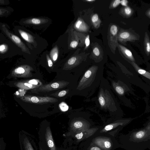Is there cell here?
<instances>
[{
  "label": "cell",
  "mask_w": 150,
  "mask_h": 150,
  "mask_svg": "<svg viewBox=\"0 0 150 150\" xmlns=\"http://www.w3.org/2000/svg\"><path fill=\"white\" fill-rule=\"evenodd\" d=\"M90 41L89 39V35H87L85 40V44L86 47H88L90 45Z\"/></svg>",
  "instance_id": "27"
},
{
  "label": "cell",
  "mask_w": 150,
  "mask_h": 150,
  "mask_svg": "<svg viewBox=\"0 0 150 150\" xmlns=\"http://www.w3.org/2000/svg\"><path fill=\"white\" fill-rule=\"evenodd\" d=\"M20 99L26 103L39 105L54 103L58 101L57 98L50 96H39L29 95L23 96L20 97Z\"/></svg>",
  "instance_id": "5"
},
{
  "label": "cell",
  "mask_w": 150,
  "mask_h": 150,
  "mask_svg": "<svg viewBox=\"0 0 150 150\" xmlns=\"http://www.w3.org/2000/svg\"><path fill=\"white\" fill-rule=\"evenodd\" d=\"M86 25L82 21L80 20H78L74 25V27L77 29L81 31H85L86 28Z\"/></svg>",
  "instance_id": "20"
},
{
  "label": "cell",
  "mask_w": 150,
  "mask_h": 150,
  "mask_svg": "<svg viewBox=\"0 0 150 150\" xmlns=\"http://www.w3.org/2000/svg\"><path fill=\"white\" fill-rule=\"evenodd\" d=\"M96 100L99 108L105 112H108L110 116H114L118 111V105L109 83L104 77L99 87L97 98Z\"/></svg>",
  "instance_id": "2"
},
{
  "label": "cell",
  "mask_w": 150,
  "mask_h": 150,
  "mask_svg": "<svg viewBox=\"0 0 150 150\" xmlns=\"http://www.w3.org/2000/svg\"><path fill=\"white\" fill-rule=\"evenodd\" d=\"M6 49V46L2 44L0 46V51L1 52H4Z\"/></svg>",
  "instance_id": "30"
},
{
  "label": "cell",
  "mask_w": 150,
  "mask_h": 150,
  "mask_svg": "<svg viewBox=\"0 0 150 150\" xmlns=\"http://www.w3.org/2000/svg\"><path fill=\"white\" fill-rule=\"evenodd\" d=\"M17 87L22 90L33 89L43 85L39 80L37 79L18 81L14 83Z\"/></svg>",
  "instance_id": "8"
},
{
  "label": "cell",
  "mask_w": 150,
  "mask_h": 150,
  "mask_svg": "<svg viewBox=\"0 0 150 150\" xmlns=\"http://www.w3.org/2000/svg\"><path fill=\"white\" fill-rule=\"evenodd\" d=\"M58 52L56 48L53 49L51 53V58L54 61H56L57 58Z\"/></svg>",
  "instance_id": "22"
},
{
  "label": "cell",
  "mask_w": 150,
  "mask_h": 150,
  "mask_svg": "<svg viewBox=\"0 0 150 150\" xmlns=\"http://www.w3.org/2000/svg\"><path fill=\"white\" fill-rule=\"evenodd\" d=\"M48 21L47 19L38 18H33L27 19L22 21L21 23L24 25H29L33 26H42L46 23Z\"/></svg>",
  "instance_id": "13"
},
{
  "label": "cell",
  "mask_w": 150,
  "mask_h": 150,
  "mask_svg": "<svg viewBox=\"0 0 150 150\" xmlns=\"http://www.w3.org/2000/svg\"><path fill=\"white\" fill-rule=\"evenodd\" d=\"M91 21L94 25L99 21L98 16L97 14H96L93 16L91 17Z\"/></svg>",
  "instance_id": "24"
},
{
  "label": "cell",
  "mask_w": 150,
  "mask_h": 150,
  "mask_svg": "<svg viewBox=\"0 0 150 150\" xmlns=\"http://www.w3.org/2000/svg\"><path fill=\"white\" fill-rule=\"evenodd\" d=\"M144 46L145 52L147 56L150 54V39L147 32L144 33Z\"/></svg>",
  "instance_id": "17"
},
{
  "label": "cell",
  "mask_w": 150,
  "mask_h": 150,
  "mask_svg": "<svg viewBox=\"0 0 150 150\" xmlns=\"http://www.w3.org/2000/svg\"><path fill=\"white\" fill-rule=\"evenodd\" d=\"M45 139L49 150H57L50 127H47L45 131Z\"/></svg>",
  "instance_id": "11"
},
{
  "label": "cell",
  "mask_w": 150,
  "mask_h": 150,
  "mask_svg": "<svg viewBox=\"0 0 150 150\" xmlns=\"http://www.w3.org/2000/svg\"><path fill=\"white\" fill-rule=\"evenodd\" d=\"M65 87L71 88L73 89V91L74 87L70 83L65 80H61L42 85L32 89L30 92L36 94H42L58 90Z\"/></svg>",
  "instance_id": "3"
},
{
  "label": "cell",
  "mask_w": 150,
  "mask_h": 150,
  "mask_svg": "<svg viewBox=\"0 0 150 150\" xmlns=\"http://www.w3.org/2000/svg\"><path fill=\"white\" fill-rule=\"evenodd\" d=\"M90 150H101V149L98 147H93Z\"/></svg>",
  "instance_id": "33"
},
{
  "label": "cell",
  "mask_w": 150,
  "mask_h": 150,
  "mask_svg": "<svg viewBox=\"0 0 150 150\" xmlns=\"http://www.w3.org/2000/svg\"><path fill=\"white\" fill-rule=\"evenodd\" d=\"M23 144L25 150H34L31 143L27 138L24 139Z\"/></svg>",
  "instance_id": "21"
},
{
  "label": "cell",
  "mask_w": 150,
  "mask_h": 150,
  "mask_svg": "<svg viewBox=\"0 0 150 150\" xmlns=\"http://www.w3.org/2000/svg\"><path fill=\"white\" fill-rule=\"evenodd\" d=\"M121 1L120 0H115L114 1L111 6L113 8H115L117 7L120 4Z\"/></svg>",
  "instance_id": "25"
},
{
  "label": "cell",
  "mask_w": 150,
  "mask_h": 150,
  "mask_svg": "<svg viewBox=\"0 0 150 150\" xmlns=\"http://www.w3.org/2000/svg\"><path fill=\"white\" fill-rule=\"evenodd\" d=\"M134 12L133 9L128 6L122 8L120 11V14L124 18H127L131 17Z\"/></svg>",
  "instance_id": "15"
},
{
  "label": "cell",
  "mask_w": 150,
  "mask_h": 150,
  "mask_svg": "<svg viewBox=\"0 0 150 150\" xmlns=\"http://www.w3.org/2000/svg\"><path fill=\"white\" fill-rule=\"evenodd\" d=\"M129 120H121L116 121V122L107 125L105 126L103 130L104 131H108L120 125H123L127 124Z\"/></svg>",
  "instance_id": "14"
},
{
  "label": "cell",
  "mask_w": 150,
  "mask_h": 150,
  "mask_svg": "<svg viewBox=\"0 0 150 150\" xmlns=\"http://www.w3.org/2000/svg\"><path fill=\"white\" fill-rule=\"evenodd\" d=\"M130 63L138 73L150 80V73L139 67L135 62H130Z\"/></svg>",
  "instance_id": "18"
},
{
  "label": "cell",
  "mask_w": 150,
  "mask_h": 150,
  "mask_svg": "<svg viewBox=\"0 0 150 150\" xmlns=\"http://www.w3.org/2000/svg\"><path fill=\"white\" fill-rule=\"evenodd\" d=\"M103 69L97 65H93L86 69L79 79L74 95L83 96L88 98L99 87L103 77Z\"/></svg>",
  "instance_id": "1"
},
{
  "label": "cell",
  "mask_w": 150,
  "mask_h": 150,
  "mask_svg": "<svg viewBox=\"0 0 150 150\" xmlns=\"http://www.w3.org/2000/svg\"><path fill=\"white\" fill-rule=\"evenodd\" d=\"M47 61L49 66L50 67H52L53 65V63L52 61L49 57L47 58Z\"/></svg>",
  "instance_id": "31"
},
{
  "label": "cell",
  "mask_w": 150,
  "mask_h": 150,
  "mask_svg": "<svg viewBox=\"0 0 150 150\" xmlns=\"http://www.w3.org/2000/svg\"><path fill=\"white\" fill-rule=\"evenodd\" d=\"M15 31L16 33H18L19 35L28 43L29 45H31V46L34 48L38 46V40L34 35H33L30 33L28 31L25 30L23 28L20 27H16Z\"/></svg>",
  "instance_id": "7"
},
{
  "label": "cell",
  "mask_w": 150,
  "mask_h": 150,
  "mask_svg": "<svg viewBox=\"0 0 150 150\" xmlns=\"http://www.w3.org/2000/svg\"><path fill=\"white\" fill-rule=\"evenodd\" d=\"M2 29L7 36L15 44L20 47L23 51L26 53H30L28 48L19 37L11 32L5 27V25H2Z\"/></svg>",
  "instance_id": "9"
},
{
  "label": "cell",
  "mask_w": 150,
  "mask_h": 150,
  "mask_svg": "<svg viewBox=\"0 0 150 150\" xmlns=\"http://www.w3.org/2000/svg\"><path fill=\"white\" fill-rule=\"evenodd\" d=\"M128 3V1L127 0H122L121 1L120 4L124 6H128L127 4Z\"/></svg>",
  "instance_id": "29"
},
{
  "label": "cell",
  "mask_w": 150,
  "mask_h": 150,
  "mask_svg": "<svg viewBox=\"0 0 150 150\" xmlns=\"http://www.w3.org/2000/svg\"><path fill=\"white\" fill-rule=\"evenodd\" d=\"M59 107L61 110L63 111H67L69 108V106L64 102H62L59 105Z\"/></svg>",
  "instance_id": "23"
},
{
  "label": "cell",
  "mask_w": 150,
  "mask_h": 150,
  "mask_svg": "<svg viewBox=\"0 0 150 150\" xmlns=\"http://www.w3.org/2000/svg\"><path fill=\"white\" fill-rule=\"evenodd\" d=\"M117 47L122 57L127 60L130 62H135V59L131 51L122 45L117 44Z\"/></svg>",
  "instance_id": "12"
},
{
  "label": "cell",
  "mask_w": 150,
  "mask_h": 150,
  "mask_svg": "<svg viewBox=\"0 0 150 150\" xmlns=\"http://www.w3.org/2000/svg\"><path fill=\"white\" fill-rule=\"evenodd\" d=\"M139 34L131 28L129 29H121L117 36L118 41L125 45H127L128 41L134 42L139 40Z\"/></svg>",
  "instance_id": "4"
},
{
  "label": "cell",
  "mask_w": 150,
  "mask_h": 150,
  "mask_svg": "<svg viewBox=\"0 0 150 150\" xmlns=\"http://www.w3.org/2000/svg\"><path fill=\"white\" fill-rule=\"evenodd\" d=\"M86 1H89V2H91V1H95V0H86Z\"/></svg>",
  "instance_id": "34"
},
{
  "label": "cell",
  "mask_w": 150,
  "mask_h": 150,
  "mask_svg": "<svg viewBox=\"0 0 150 150\" xmlns=\"http://www.w3.org/2000/svg\"><path fill=\"white\" fill-rule=\"evenodd\" d=\"M146 15L150 19V8L148 9L145 12Z\"/></svg>",
  "instance_id": "32"
},
{
  "label": "cell",
  "mask_w": 150,
  "mask_h": 150,
  "mask_svg": "<svg viewBox=\"0 0 150 150\" xmlns=\"http://www.w3.org/2000/svg\"><path fill=\"white\" fill-rule=\"evenodd\" d=\"M96 143L103 149H108L111 147V142L108 140L98 139L96 140Z\"/></svg>",
  "instance_id": "19"
},
{
  "label": "cell",
  "mask_w": 150,
  "mask_h": 150,
  "mask_svg": "<svg viewBox=\"0 0 150 150\" xmlns=\"http://www.w3.org/2000/svg\"><path fill=\"white\" fill-rule=\"evenodd\" d=\"M33 69L28 65H22L15 69L12 71V76L17 77H29L32 76L31 71Z\"/></svg>",
  "instance_id": "10"
},
{
  "label": "cell",
  "mask_w": 150,
  "mask_h": 150,
  "mask_svg": "<svg viewBox=\"0 0 150 150\" xmlns=\"http://www.w3.org/2000/svg\"><path fill=\"white\" fill-rule=\"evenodd\" d=\"M50 95L54 96L57 98L64 97L66 96H74L73 89L71 88H68L67 89L58 91L57 92L51 94Z\"/></svg>",
  "instance_id": "16"
},
{
  "label": "cell",
  "mask_w": 150,
  "mask_h": 150,
  "mask_svg": "<svg viewBox=\"0 0 150 150\" xmlns=\"http://www.w3.org/2000/svg\"><path fill=\"white\" fill-rule=\"evenodd\" d=\"M150 139V123L144 128L133 132L130 140L134 142L146 141Z\"/></svg>",
  "instance_id": "6"
},
{
  "label": "cell",
  "mask_w": 150,
  "mask_h": 150,
  "mask_svg": "<svg viewBox=\"0 0 150 150\" xmlns=\"http://www.w3.org/2000/svg\"><path fill=\"white\" fill-rule=\"evenodd\" d=\"M93 52L94 55L96 56H99L100 54L99 50L97 47H95L93 48Z\"/></svg>",
  "instance_id": "26"
},
{
  "label": "cell",
  "mask_w": 150,
  "mask_h": 150,
  "mask_svg": "<svg viewBox=\"0 0 150 150\" xmlns=\"http://www.w3.org/2000/svg\"><path fill=\"white\" fill-rule=\"evenodd\" d=\"M78 45V43L77 41H73L71 42L70 44V46L72 48H74L76 47Z\"/></svg>",
  "instance_id": "28"
}]
</instances>
